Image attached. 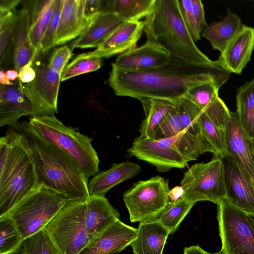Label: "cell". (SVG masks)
I'll return each instance as SVG.
<instances>
[{
	"mask_svg": "<svg viewBox=\"0 0 254 254\" xmlns=\"http://www.w3.org/2000/svg\"><path fill=\"white\" fill-rule=\"evenodd\" d=\"M24 240L9 217L0 216V254H19Z\"/></svg>",
	"mask_w": 254,
	"mask_h": 254,
	"instance_id": "4dcf8cb0",
	"label": "cell"
},
{
	"mask_svg": "<svg viewBox=\"0 0 254 254\" xmlns=\"http://www.w3.org/2000/svg\"><path fill=\"white\" fill-rule=\"evenodd\" d=\"M33 61L24 65L18 71V79L22 83L32 81L36 77V71L33 67Z\"/></svg>",
	"mask_w": 254,
	"mask_h": 254,
	"instance_id": "bcb514c9",
	"label": "cell"
},
{
	"mask_svg": "<svg viewBox=\"0 0 254 254\" xmlns=\"http://www.w3.org/2000/svg\"><path fill=\"white\" fill-rule=\"evenodd\" d=\"M72 50L68 46L56 49L51 56L48 64L62 74L65 66L71 56Z\"/></svg>",
	"mask_w": 254,
	"mask_h": 254,
	"instance_id": "7bdbcfd3",
	"label": "cell"
},
{
	"mask_svg": "<svg viewBox=\"0 0 254 254\" xmlns=\"http://www.w3.org/2000/svg\"><path fill=\"white\" fill-rule=\"evenodd\" d=\"M254 50V28L243 24L236 36L220 53L217 65L228 73L240 74L251 60Z\"/></svg>",
	"mask_w": 254,
	"mask_h": 254,
	"instance_id": "9a60e30c",
	"label": "cell"
},
{
	"mask_svg": "<svg viewBox=\"0 0 254 254\" xmlns=\"http://www.w3.org/2000/svg\"><path fill=\"white\" fill-rule=\"evenodd\" d=\"M145 113V118L140 126L139 137L154 139L157 128L168 114L176 105V102L159 99L141 100Z\"/></svg>",
	"mask_w": 254,
	"mask_h": 254,
	"instance_id": "4316f807",
	"label": "cell"
},
{
	"mask_svg": "<svg viewBox=\"0 0 254 254\" xmlns=\"http://www.w3.org/2000/svg\"><path fill=\"white\" fill-rule=\"evenodd\" d=\"M177 136L148 139L138 136L127 152L129 156H134L154 166L160 172H168L172 168H183L188 161L177 147Z\"/></svg>",
	"mask_w": 254,
	"mask_h": 254,
	"instance_id": "7c38bea8",
	"label": "cell"
},
{
	"mask_svg": "<svg viewBox=\"0 0 254 254\" xmlns=\"http://www.w3.org/2000/svg\"><path fill=\"white\" fill-rule=\"evenodd\" d=\"M169 230L158 221L139 223L130 246L134 254H162Z\"/></svg>",
	"mask_w": 254,
	"mask_h": 254,
	"instance_id": "cb8c5ba5",
	"label": "cell"
},
{
	"mask_svg": "<svg viewBox=\"0 0 254 254\" xmlns=\"http://www.w3.org/2000/svg\"><path fill=\"white\" fill-rule=\"evenodd\" d=\"M194 204L182 197L175 202H170L157 221L169 230L170 234H173Z\"/></svg>",
	"mask_w": 254,
	"mask_h": 254,
	"instance_id": "1f68e13d",
	"label": "cell"
},
{
	"mask_svg": "<svg viewBox=\"0 0 254 254\" xmlns=\"http://www.w3.org/2000/svg\"><path fill=\"white\" fill-rule=\"evenodd\" d=\"M68 201L63 194L40 186L4 215L14 221L25 240L43 230Z\"/></svg>",
	"mask_w": 254,
	"mask_h": 254,
	"instance_id": "8992f818",
	"label": "cell"
},
{
	"mask_svg": "<svg viewBox=\"0 0 254 254\" xmlns=\"http://www.w3.org/2000/svg\"><path fill=\"white\" fill-rule=\"evenodd\" d=\"M54 3L55 0L35 1L32 9L28 7L31 18L29 38L35 59L40 53V44L51 18Z\"/></svg>",
	"mask_w": 254,
	"mask_h": 254,
	"instance_id": "83f0119b",
	"label": "cell"
},
{
	"mask_svg": "<svg viewBox=\"0 0 254 254\" xmlns=\"http://www.w3.org/2000/svg\"><path fill=\"white\" fill-rule=\"evenodd\" d=\"M168 180L156 176L135 183L123 195L132 222L157 221L170 202Z\"/></svg>",
	"mask_w": 254,
	"mask_h": 254,
	"instance_id": "ba28073f",
	"label": "cell"
},
{
	"mask_svg": "<svg viewBox=\"0 0 254 254\" xmlns=\"http://www.w3.org/2000/svg\"><path fill=\"white\" fill-rule=\"evenodd\" d=\"M184 254H211L204 251L199 245L185 247Z\"/></svg>",
	"mask_w": 254,
	"mask_h": 254,
	"instance_id": "681fc988",
	"label": "cell"
},
{
	"mask_svg": "<svg viewBox=\"0 0 254 254\" xmlns=\"http://www.w3.org/2000/svg\"><path fill=\"white\" fill-rule=\"evenodd\" d=\"M20 252L23 254H60L44 230L26 239Z\"/></svg>",
	"mask_w": 254,
	"mask_h": 254,
	"instance_id": "f35d334b",
	"label": "cell"
},
{
	"mask_svg": "<svg viewBox=\"0 0 254 254\" xmlns=\"http://www.w3.org/2000/svg\"><path fill=\"white\" fill-rule=\"evenodd\" d=\"M20 2V0H0V15L13 12L16 6Z\"/></svg>",
	"mask_w": 254,
	"mask_h": 254,
	"instance_id": "7dc6e473",
	"label": "cell"
},
{
	"mask_svg": "<svg viewBox=\"0 0 254 254\" xmlns=\"http://www.w3.org/2000/svg\"><path fill=\"white\" fill-rule=\"evenodd\" d=\"M39 186L29 154L8 126L0 138V216Z\"/></svg>",
	"mask_w": 254,
	"mask_h": 254,
	"instance_id": "277c9868",
	"label": "cell"
},
{
	"mask_svg": "<svg viewBox=\"0 0 254 254\" xmlns=\"http://www.w3.org/2000/svg\"><path fill=\"white\" fill-rule=\"evenodd\" d=\"M5 74L9 81H15L18 78V72L15 69L8 70L5 72Z\"/></svg>",
	"mask_w": 254,
	"mask_h": 254,
	"instance_id": "f907efd6",
	"label": "cell"
},
{
	"mask_svg": "<svg viewBox=\"0 0 254 254\" xmlns=\"http://www.w3.org/2000/svg\"><path fill=\"white\" fill-rule=\"evenodd\" d=\"M36 77L31 82L22 83L25 96L32 105L36 117L58 114V97L62 73L48 64L34 68Z\"/></svg>",
	"mask_w": 254,
	"mask_h": 254,
	"instance_id": "8fae6325",
	"label": "cell"
},
{
	"mask_svg": "<svg viewBox=\"0 0 254 254\" xmlns=\"http://www.w3.org/2000/svg\"><path fill=\"white\" fill-rule=\"evenodd\" d=\"M185 131L186 130L176 104L159 125L154 139L169 138Z\"/></svg>",
	"mask_w": 254,
	"mask_h": 254,
	"instance_id": "74e56055",
	"label": "cell"
},
{
	"mask_svg": "<svg viewBox=\"0 0 254 254\" xmlns=\"http://www.w3.org/2000/svg\"><path fill=\"white\" fill-rule=\"evenodd\" d=\"M145 27L143 21H126L116 29L89 57L108 58L135 48Z\"/></svg>",
	"mask_w": 254,
	"mask_h": 254,
	"instance_id": "e0dca14e",
	"label": "cell"
},
{
	"mask_svg": "<svg viewBox=\"0 0 254 254\" xmlns=\"http://www.w3.org/2000/svg\"><path fill=\"white\" fill-rule=\"evenodd\" d=\"M191 1L197 30L200 34L207 25L205 19L203 5L200 0H191Z\"/></svg>",
	"mask_w": 254,
	"mask_h": 254,
	"instance_id": "ee69618b",
	"label": "cell"
},
{
	"mask_svg": "<svg viewBox=\"0 0 254 254\" xmlns=\"http://www.w3.org/2000/svg\"><path fill=\"white\" fill-rule=\"evenodd\" d=\"M223 84L216 81L202 83L190 88L185 97L203 111L219 97V90Z\"/></svg>",
	"mask_w": 254,
	"mask_h": 254,
	"instance_id": "836d02e7",
	"label": "cell"
},
{
	"mask_svg": "<svg viewBox=\"0 0 254 254\" xmlns=\"http://www.w3.org/2000/svg\"><path fill=\"white\" fill-rule=\"evenodd\" d=\"M181 186L182 198L193 203L210 201L217 204L226 199L222 158L215 156L207 163L193 165L184 174Z\"/></svg>",
	"mask_w": 254,
	"mask_h": 254,
	"instance_id": "9c48e42d",
	"label": "cell"
},
{
	"mask_svg": "<svg viewBox=\"0 0 254 254\" xmlns=\"http://www.w3.org/2000/svg\"><path fill=\"white\" fill-rule=\"evenodd\" d=\"M144 22L147 40L155 43L170 55L193 63L215 64L198 49L190 37L178 0H155Z\"/></svg>",
	"mask_w": 254,
	"mask_h": 254,
	"instance_id": "3957f363",
	"label": "cell"
},
{
	"mask_svg": "<svg viewBox=\"0 0 254 254\" xmlns=\"http://www.w3.org/2000/svg\"><path fill=\"white\" fill-rule=\"evenodd\" d=\"M22 116L36 117L35 110L25 96L21 82L17 81L10 85L0 86V127L13 126L19 123Z\"/></svg>",
	"mask_w": 254,
	"mask_h": 254,
	"instance_id": "ac0fdd59",
	"label": "cell"
},
{
	"mask_svg": "<svg viewBox=\"0 0 254 254\" xmlns=\"http://www.w3.org/2000/svg\"><path fill=\"white\" fill-rule=\"evenodd\" d=\"M225 134L226 155L238 163L254 183V141L242 127L236 111L230 112Z\"/></svg>",
	"mask_w": 254,
	"mask_h": 254,
	"instance_id": "5bb4252c",
	"label": "cell"
},
{
	"mask_svg": "<svg viewBox=\"0 0 254 254\" xmlns=\"http://www.w3.org/2000/svg\"><path fill=\"white\" fill-rule=\"evenodd\" d=\"M141 170L138 164L127 160L113 163L110 169L99 172L88 182L89 195L105 196L113 187L135 177Z\"/></svg>",
	"mask_w": 254,
	"mask_h": 254,
	"instance_id": "7402d4cb",
	"label": "cell"
},
{
	"mask_svg": "<svg viewBox=\"0 0 254 254\" xmlns=\"http://www.w3.org/2000/svg\"><path fill=\"white\" fill-rule=\"evenodd\" d=\"M103 65L102 60L88 56L86 53L78 55L64 69L61 81L66 80L78 75L94 71Z\"/></svg>",
	"mask_w": 254,
	"mask_h": 254,
	"instance_id": "d590c367",
	"label": "cell"
},
{
	"mask_svg": "<svg viewBox=\"0 0 254 254\" xmlns=\"http://www.w3.org/2000/svg\"><path fill=\"white\" fill-rule=\"evenodd\" d=\"M137 229L120 220L90 240L78 254H113L122 252L135 239Z\"/></svg>",
	"mask_w": 254,
	"mask_h": 254,
	"instance_id": "2e32d148",
	"label": "cell"
},
{
	"mask_svg": "<svg viewBox=\"0 0 254 254\" xmlns=\"http://www.w3.org/2000/svg\"><path fill=\"white\" fill-rule=\"evenodd\" d=\"M120 218L118 210L105 196L89 195L86 199L85 224L89 241Z\"/></svg>",
	"mask_w": 254,
	"mask_h": 254,
	"instance_id": "44dd1931",
	"label": "cell"
},
{
	"mask_svg": "<svg viewBox=\"0 0 254 254\" xmlns=\"http://www.w3.org/2000/svg\"><path fill=\"white\" fill-rule=\"evenodd\" d=\"M197 122L202 135L216 152L215 156L221 158L227 154L225 131L216 127L201 111Z\"/></svg>",
	"mask_w": 254,
	"mask_h": 254,
	"instance_id": "d6a6232c",
	"label": "cell"
},
{
	"mask_svg": "<svg viewBox=\"0 0 254 254\" xmlns=\"http://www.w3.org/2000/svg\"><path fill=\"white\" fill-rule=\"evenodd\" d=\"M247 219L250 225L254 230V214H247Z\"/></svg>",
	"mask_w": 254,
	"mask_h": 254,
	"instance_id": "f5cc1de1",
	"label": "cell"
},
{
	"mask_svg": "<svg viewBox=\"0 0 254 254\" xmlns=\"http://www.w3.org/2000/svg\"><path fill=\"white\" fill-rule=\"evenodd\" d=\"M85 0H63V6L56 34V45L79 37L96 19L84 16Z\"/></svg>",
	"mask_w": 254,
	"mask_h": 254,
	"instance_id": "d6986e66",
	"label": "cell"
},
{
	"mask_svg": "<svg viewBox=\"0 0 254 254\" xmlns=\"http://www.w3.org/2000/svg\"><path fill=\"white\" fill-rule=\"evenodd\" d=\"M243 25L240 17L228 9L224 18L206 25L202 36L210 42L213 49L221 53L238 33Z\"/></svg>",
	"mask_w": 254,
	"mask_h": 254,
	"instance_id": "d4e9b609",
	"label": "cell"
},
{
	"mask_svg": "<svg viewBox=\"0 0 254 254\" xmlns=\"http://www.w3.org/2000/svg\"><path fill=\"white\" fill-rule=\"evenodd\" d=\"M186 131L199 137L205 138L201 134L197 117L202 111L189 98L184 97L176 101Z\"/></svg>",
	"mask_w": 254,
	"mask_h": 254,
	"instance_id": "e575fe53",
	"label": "cell"
},
{
	"mask_svg": "<svg viewBox=\"0 0 254 254\" xmlns=\"http://www.w3.org/2000/svg\"><path fill=\"white\" fill-rule=\"evenodd\" d=\"M103 1L101 0H87L85 1L84 16L87 20L95 18L102 10Z\"/></svg>",
	"mask_w": 254,
	"mask_h": 254,
	"instance_id": "f6af8a7d",
	"label": "cell"
},
{
	"mask_svg": "<svg viewBox=\"0 0 254 254\" xmlns=\"http://www.w3.org/2000/svg\"><path fill=\"white\" fill-rule=\"evenodd\" d=\"M236 104L240 124L254 141V78L238 88Z\"/></svg>",
	"mask_w": 254,
	"mask_h": 254,
	"instance_id": "f1b7e54d",
	"label": "cell"
},
{
	"mask_svg": "<svg viewBox=\"0 0 254 254\" xmlns=\"http://www.w3.org/2000/svg\"><path fill=\"white\" fill-rule=\"evenodd\" d=\"M125 21L115 13L101 11L96 19L73 43L74 48H97Z\"/></svg>",
	"mask_w": 254,
	"mask_h": 254,
	"instance_id": "603a6c76",
	"label": "cell"
},
{
	"mask_svg": "<svg viewBox=\"0 0 254 254\" xmlns=\"http://www.w3.org/2000/svg\"><path fill=\"white\" fill-rule=\"evenodd\" d=\"M28 123L38 135L72 159L88 179L99 172L100 160L92 145V138L81 134L77 128L66 126L55 116L31 117Z\"/></svg>",
	"mask_w": 254,
	"mask_h": 254,
	"instance_id": "5b68a950",
	"label": "cell"
},
{
	"mask_svg": "<svg viewBox=\"0 0 254 254\" xmlns=\"http://www.w3.org/2000/svg\"><path fill=\"white\" fill-rule=\"evenodd\" d=\"M170 54L155 43L147 40L144 44L120 54L114 63L129 69L139 70L163 65L169 60Z\"/></svg>",
	"mask_w": 254,
	"mask_h": 254,
	"instance_id": "ffe728a7",
	"label": "cell"
},
{
	"mask_svg": "<svg viewBox=\"0 0 254 254\" xmlns=\"http://www.w3.org/2000/svg\"><path fill=\"white\" fill-rule=\"evenodd\" d=\"M85 209L86 199L68 201L43 229L60 254H78L89 243Z\"/></svg>",
	"mask_w": 254,
	"mask_h": 254,
	"instance_id": "52a82bcc",
	"label": "cell"
},
{
	"mask_svg": "<svg viewBox=\"0 0 254 254\" xmlns=\"http://www.w3.org/2000/svg\"><path fill=\"white\" fill-rule=\"evenodd\" d=\"M102 11L115 13L126 21H135L146 17L151 11L155 0H115L108 1Z\"/></svg>",
	"mask_w": 254,
	"mask_h": 254,
	"instance_id": "f546056e",
	"label": "cell"
},
{
	"mask_svg": "<svg viewBox=\"0 0 254 254\" xmlns=\"http://www.w3.org/2000/svg\"><path fill=\"white\" fill-rule=\"evenodd\" d=\"M218 254L217 253H215V254Z\"/></svg>",
	"mask_w": 254,
	"mask_h": 254,
	"instance_id": "11a10c76",
	"label": "cell"
},
{
	"mask_svg": "<svg viewBox=\"0 0 254 254\" xmlns=\"http://www.w3.org/2000/svg\"><path fill=\"white\" fill-rule=\"evenodd\" d=\"M226 199L247 214H254V183L232 157H222Z\"/></svg>",
	"mask_w": 254,
	"mask_h": 254,
	"instance_id": "4fadbf2b",
	"label": "cell"
},
{
	"mask_svg": "<svg viewBox=\"0 0 254 254\" xmlns=\"http://www.w3.org/2000/svg\"><path fill=\"white\" fill-rule=\"evenodd\" d=\"M184 194V189L182 186H176L171 190H170L168 192V196L170 202H175L181 197Z\"/></svg>",
	"mask_w": 254,
	"mask_h": 254,
	"instance_id": "c3c4849f",
	"label": "cell"
},
{
	"mask_svg": "<svg viewBox=\"0 0 254 254\" xmlns=\"http://www.w3.org/2000/svg\"><path fill=\"white\" fill-rule=\"evenodd\" d=\"M217 205V220L222 248L218 254H254V230L247 213L226 199Z\"/></svg>",
	"mask_w": 254,
	"mask_h": 254,
	"instance_id": "30bf717a",
	"label": "cell"
},
{
	"mask_svg": "<svg viewBox=\"0 0 254 254\" xmlns=\"http://www.w3.org/2000/svg\"><path fill=\"white\" fill-rule=\"evenodd\" d=\"M63 6V0H55L52 15L40 44V52L46 53L56 45V34Z\"/></svg>",
	"mask_w": 254,
	"mask_h": 254,
	"instance_id": "ab89813d",
	"label": "cell"
},
{
	"mask_svg": "<svg viewBox=\"0 0 254 254\" xmlns=\"http://www.w3.org/2000/svg\"><path fill=\"white\" fill-rule=\"evenodd\" d=\"M219 128L225 131L230 111L219 97L202 111Z\"/></svg>",
	"mask_w": 254,
	"mask_h": 254,
	"instance_id": "60d3db41",
	"label": "cell"
},
{
	"mask_svg": "<svg viewBox=\"0 0 254 254\" xmlns=\"http://www.w3.org/2000/svg\"><path fill=\"white\" fill-rule=\"evenodd\" d=\"M19 254H23L21 252H20Z\"/></svg>",
	"mask_w": 254,
	"mask_h": 254,
	"instance_id": "db71d44e",
	"label": "cell"
},
{
	"mask_svg": "<svg viewBox=\"0 0 254 254\" xmlns=\"http://www.w3.org/2000/svg\"><path fill=\"white\" fill-rule=\"evenodd\" d=\"M180 13L186 28L195 42L201 39L197 30L191 0H178Z\"/></svg>",
	"mask_w": 254,
	"mask_h": 254,
	"instance_id": "b9f144b4",
	"label": "cell"
},
{
	"mask_svg": "<svg viewBox=\"0 0 254 254\" xmlns=\"http://www.w3.org/2000/svg\"><path fill=\"white\" fill-rule=\"evenodd\" d=\"M18 15L11 12L0 15V64L2 65L7 57L11 44H13Z\"/></svg>",
	"mask_w": 254,
	"mask_h": 254,
	"instance_id": "8d00e7d4",
	"label": "cell"
},
{
	"mask_svg": "<svg viewBox=\"0 0 254 254\" xmlns=\"http://www.w3.org/2000/svg\"><path fill=\"white\" fill-rule=\"evenodd\" d=\"M9 127L29 154L39 186L63 194L68 201L89 196L88 179L66 153L38 135L28 122Z\"/></svg>",
	"mask_w": 254,
	"mask_h": 254,
	"instance_id": "7a4b0ae2",
	"label": "cell"
},
{
	"mask_svg": "<svg viewBox=\"0 0 254 254\" xmlns=\"http://www.w3.org/2000/svg\"><path fill=\"white\" fill-rule=\"evenodd\" d=\"M229 77L216 62L199 64L170 55L165 64L145 69H129L112 63L108 82L117 96L175 102L192 87L210 81L224 84Z\"/></svg>",
	"mask_w": 254,
	"mask_h": 254,
	"instance_id": "6da1fadb",
	"label": "cell"
},
{
	"mask_svg": "<svg viewBox=\"0 0 254 254\" xmlns=\"http://www.w3.org/2000/svg\"><path fill=\"white\" fill-rule=\"evenodd\" d=\"M14 37L13 63L18 72L24 65L35 59L29 38L31 18L28 7H23L18 12Z\"/></svg>",
	"mask_w": 254,
	"mask_h": 254,
	"instance_id": "484cf974",
	"label": "cell"
},
{
	"mask_svg": "<svg viewBox=\"0 0 254 254\" xmlns=\"http://www.w3.org/2000/svg\"><path fill=\"white\" fill-rule=\"evenodd\" d=\"M0 84L4 85H10L12 84L6 77L5 72L2 69L0 70Z\"/></svg>",
	"mask_w": 254,
	"mask_h": 254,
	"instance_id": "816d5d0a",
	"label": "cell"
}]
</instances>
